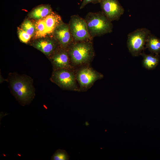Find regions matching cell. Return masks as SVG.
Instances as JSON below:
<instances>
[{"instance_id":"cell-1","label":"cell","mask_w":160,"mask_h":160,"mask_svg":"<svg viewBox=\"0 0 160 160\" xmlns=\"http://www.w3.org/2000/svg\"><path fill=\"white\" fill-rule=\"evenodd\" d=\"M7 81L11 94L23 106L31 103L35 95L33 80L31 77L17 73H10Z\"/></svg>"},{"instance_id":"cell-2","label":"cell","mask_w":160,"mask_h":160,"mask_svg":"<svg viewBox=\"0 0 160 160\" xmlns=\"http://www.w3.org/2000/svg\"><path fill=\"white\" fill-rule=\"evenodd\" d=\"M84 19L89 33L92 39L110 33L112 31L113 25L112 22L101 11L89 12Z\"/></svg>"},{"instance_id":"cell-3","label":"cell","mask_w":160,"mask_h":160,"mask_svg":"<svg viewBox=\"0 0 160 160\" xmlns=\"http://www.w3.org/2000/svg\"><path fill=\"white\" fill-rule=\"evenodd\" d=\"M92 41H73L68 47L71 64L80 65L89 63L95 52Z\"/></svg>"},{"instance_id":"cell-4","label":"cell","mask_w":160,"mask_h":160,"mask_svg":"<svg viewBox=\"0 0 160 160\" xmlns=\"http://www.w3.org/2000/svg\"><path fill=\"white\" fill-rule=\"evenodd\" d=\"M151 33L145 28L137 29L127 35V46L129 52L134 57L141 55L143 52L146 41Z\"/></svg>"},{"instance_id":"cell-5","label":"cell","mask_w":160,"mask_h":160,"mask_svg":"<svg viewBox=\"0 0 160 160\" xmlns=\"http://www.w3.org/2000/svg\"><path fill=\"white\" fill-rule=\"evenodd\" d=\"M50 81L64 90L78 91L80 90L74 73L68 69L53 70Z\"/></svg>"},{"instance_id":"cell-6","label":"cell","mask_w":160,"mask_h":160,"mask_svg":"<svg viewBox=\"0 0 160 160\" xmlns=\"http://www.w3.org/2000/svg\"><path fill=\"white\" fill-rule=\"evenodd\" d=\"M68 24L73 41H92L84 18L78 15H72Z\"/></svg>"},{"instance_id":"cell-7","label":"cell","mask_w":160,"mask_h":160,"mask_svg":"<svg viewBox=\"0 0 160 160\" xmlns=\"http://www.w3.org/2000/svg\"><path fill=\"white\" fill-rule=\"evenodd\" d=\"M101 11L111 22L119 20L124 10L118 0H101Z\"/></svg>"},{"instance_id":"cell-8","label":"cell","mask_w":160,"mask_h":160,"mask_svg":"<svg viewBox=\"0 0 160 160\" xmlns=\"http://www.w3.org/2000/svg\"><path fill=\"white\" fill-rule=\"evenodd\" d=\"M103 77V75L101 73L87 67L80 69L76 75L80 88L82 89L89 88L96 81Z\"/></svg>"},{"instance_id":"cell-9","label":"cell","mask_w":160,"mask_h":160,"mask_svg":"<svg viewBox=\"0 0 160 160\" xmlns=\"http://www.w3.org/2000/svg\"><path fill=\"white\" fill-rule=\"evenodd\" d=\"M48 58L51 63L53 70L72 68L68 48L59 47Z\"/></svg>"},{"instance_id":"cell-10","label":"cell","mask_w":160,"mask_h":160,"mask_svg":"<svg viewBox=\"0 0 160 160\" xmlns=\"http://www.w3.org/2000/svg\"><path fill=\"white\" fill-rule=\"evenodd\" d=\"M45 37L36 39L31 44L49 58L60 46L52 36L51 37Z\"/></svg>"},{"instance_id":"cell-11","label":"cell","mask_w":160,"mask_h":160,"mask_svg":"<svg viewBox=\"0 0 160 160\" xmlns=\"http://www.w3.org/2000/svg\"><path fill=\"white\" fill-rule=\"evenodd\" d=\"M52 36L57 40L60 47L68 48L73 42L68 24L63 21L54 31Z\"/></svg>"},{"instance_id":"cell-12","label":"cell","mask_w":160,"mask_h":160,"mask_svg":"<svg viewBox=\"0 0 160 160\" xmlns=\"http://www.w3.org/2000/svg\"><path fill=\"white\" fill-rule=\"evenodd\" d=\"M43 19L47 35H52L56 27L63 22L61 17L53 11L44 18Z\"/></svg>"},{"instance_id":"cell-13","label":"cell","mask_w":160,"mask_h":160,"mask_svg":"<svg viewBox=\"0 0 160 160\" xmlns=\"http://www.w3.org/2000/svg\"><path fill=\"white\" fill-rule=\"evenodd\" d=\"M52 12L50 5H42L33 9L29 13L28 16L30 18L37 20L43 19Z\"/></svg>"},{"instance_id":"cell-14","label":"cell","mask_w":160,"mask_h":160,"mask_svg":"<svg viewBox=\"0 0 160 160\" xmlns=\"http://www.w3.org/2000/svg\"><path fill=\"white\" fill-rule=\"evenodd\" d=\"M154 54L152 53L147 54L143 52L141 55L143 58V66L147 70L155 68L159 64V55H154Z\"/></svg>"},{"instance_id":"cell-15","label":"cell","mask_w":160,"mask_h":160,"mask_svg":"<svg viewBox=\"0 0 160 160\" xmlns=\"http://www.w3.org/2000/svg\"><path fill=\"white\" fill-rule=\"evenodd\" d=\"M145 48L151 53L159 55L160 53V39L151 33L147 39Z\"/></svg>"},{"instance_id":"cell-16","label":"cell","mask_w":160,"mask_h":160,"mask_svg":"<svg viewBox=\"0 0 160 160\" xmlns=\"http://www.w3.org/2000/svg\"><path fill=\"white\" fill-rule=\"evenodd\" d=\"M34 24L35 31L34 35L36 39L45 37L47 35L43 19L37 20Z\"/></svg>"},{"instance_id":"cell-17","label":"cell","mask_w":160,"mask_h":160,"mask_svg":"<svg viewBox=\"0 0 160 160\" xmlns=\"http://www.w3.org/2000/svg\"><path fill=\"white\" fill-rule=\"evenodd\" d=\"M21 29L32 36L34 35L35 31V24L28 19L25 20L21 26Z\"/></svg>"},{"instance_id":"cell-18","label":"cell","mask_w":160,"mask_h":160,"mask_svg":"<svg viewBox=\"0 0 160 160\" xmlns=\"http://www.w3.org/2000/svg\"><path fill=\"white\" fill-rule=\"evenodd\" d=\"M70 156L64 150L58 149L52 156L51 160H68Z\"/></svg>"},{"instance_id":"cell-19","label":"cell","mask_w":160,"mask_h":160,"mask_svg":"<svg viewBox=\"0 0 160 160\" xmlns=\"http://www.w3.org/2000/svg\"><path fill=\"white\" fill-rule=\"evenodd\" d=\"M18 35L20 41L24 43H28L32 37L22 29L19 30Z\"/></svg>"},{"instance_id":"cell-20","label":"cell","mask_w":160,"mask_h":160,"mask_svg":"<svg viewBox=\"0 0 160 160\" xmlns=\"http://www.w3.org/2000/svg\"><path fill=\"white\" fill-rule=\"evenodd\" d=\"M101 0H83L80 7V9H83L88 4L92 3L95 4L100 3Z\"/></svg>"}]
</instances>
